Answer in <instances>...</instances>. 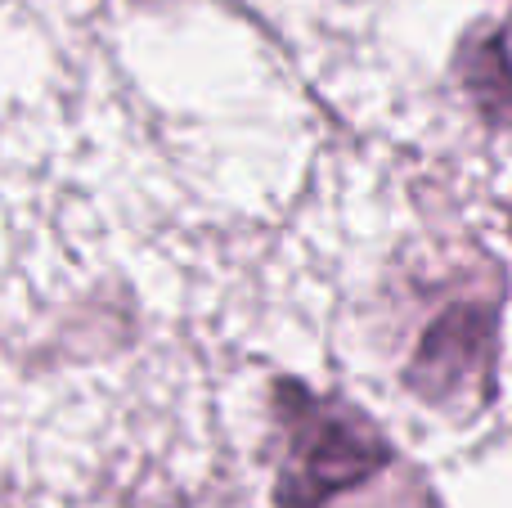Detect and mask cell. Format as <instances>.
<instances>
[{
	"instance_id": "obj_1",
	"label": "cell",
	"mask_w": 512,
	"mask_h": 508,
	"mask_svg": "<svg viewBox=\"0 0 512 508\" xmlns=\"http://www.w3.org/2000/svg\"><path fill=\"white\" fill-rule=\"evenodd\" d=\"M288 410L297 414L288 432L292 450L279 482V495L288 508H319L328 495L364 482L387 459L382 441L342 405L333 410V405H315L310 392H292Z\"/></svg>"
},
{
	"instance_id": "obj_2",
	"label": "cell",
	"mask_w": 512,
	"mask_h": 508,
	"mask_svg": "<svg viewBox=\"0 0 512 508\" xmlns=\"http://www.w3.org/2000/svg\"><path fill=\"white\" fill-rule=\"evenodd\" d=\"M490 338V320L477 311V306H459V311L441 315L436 329L427 333L423 351H418L414 365V383L432 396H450L459 392L463 378L477 374L481 365V342Z\"/></svg>"
},
{
	"instance_id": "obj_3",
	"label": "cell",
	"mask_w": 512,
	"mask_h": 508,
	"mask_svg": "<svg viewBox=\"0 0 512 508\" xmlns=\"http://www.w3.org/2000/svg\"><path fill=\"white\" fill-rule=\"evenodd\" d=\"M468 86H472V95H477V104L486 108L495 122H512V77H508L499 41L477 45V63L468 68Z\"/></svg>"
}]
</instances>
